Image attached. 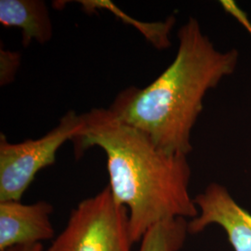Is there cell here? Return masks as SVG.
I'll list each match as a JSON object with an SVG mask.
<instances>
[{
  "label": "cell",
  "instance_id": "cell-10",
  "mask_svg": "<svg viewBox=\"0 0 251 251\" xmlns=\"http://www.w3.org/2000/svg\"><path fill=\"white\" fill-rule=\"evenodd\" d=\"M21 63V55L8 50H0V85L10 84L15 78Z\"/></svg>",
  "mask_w": 251,
  "mask_h": 251
},
{
  "label": "cell",
  "instance_id": "cell-11",
  "mask_svg": "<svg viewBox=\"0 0 251 251\" xmlns=\"http://www.w3.org/2000/svg\"><path fill=\"white\" fill-rule=\"evenodd\" d=\"M5 251H43V245L41 243L22 245V246H16V247L10 248Z\"/></svg>",
  "mask_w": 251,
  "mask_h": 251
},
{
  "label": "cell",
  "instance_id": "cell-7",
  "mask_svg": "<svg viewBox=\"0 0 251 251\" xmlns=\"http://www.w3.org/2000/svg\"><path fill=\"white\" fill-rule=\"evenodd\" d=\"M0 23L3 26L22 30L23 45L33 41L44 44L52 36V25L44 1L0 0Z\"/></svg>",
  "mask_w": 251,
  "mask_h": 251
},
{
  "label": "cell",
  "instance_id": "cell-1",
  "mask_svg": "<svg viewBox=\"0 0 251 251\" xmlns=\"http://www.w3.org/2000/svg\"><path fill=\"white\" fill-rule=\"evenodd\" d=\"M84 126L73 140L79 157L90 147L106 155L109 189L115 201L128 210L132 244L164 221L196 218L198 208L189 194L191 168L186 155L169 154L109 108H93L81 115Z\"/></svg>",
  "mask_w": 251,
  "mask_h": 251
},
{
  "label": "cell",
  "instance_id": "cell-3",
  "mask_svg": "<svg viewBox=\"0 0 251 251\" xmlns=\"http://www.w3.org/2000/svg\"><path fill=\"white\" fill-rule=\"evenodd\" d=\"M128 210L109 187L73 209L66 227L47 251H131Z\"/></svg>",
  "mask_w": 251,
  "mask_h": 251
},
{
  "label": "cell",
  "instance_id": "cell-9",
  "mask_svg": "<svg viewBox=\"0 0 251 251\" xmlns=\"http://www.w3.org/2000/svg\"><path fill=\"white\" fill-rule=\"evenodd\" d=\"M79 3H81L84 9L87 11H93V9L97 8H104L109 9L114 14H117L119 18L122 19V21H131V23L134 24L139 31L144 34L146 39L149 40L158 50H164L171 46L170 35L172 26L175 23V19L173 17H171L162 23L142 24L135 22L132 19L125 15L120 9H117L115 5H113L109 1H80Z\"/></svg>",
  "mask_w": 251,
  "mask_h": 251
},
{
  "label": "cell",
  "instance_id": "cell-5",
  "mask_svg": "<svg viewBox=\"0 0 251 251\" xmlns=\"http://www.w3.org/2000/svg\"><path fill=\"white\" fill-rule=\"evenodd\" d=\"M200 215L188 223V232L198 233L207 225L223 226L235 251H251V215L233 200L228 191L211 183L194 199Z\"/></svg>",
  "mask_w": 251,
  "mask_h": 251
},
{
  "label": "cell",
  "instance_id": "cell-4",
  "mask_svg": "<svg viewBox=\"0 0 251 251\" xmlns=\"http://www.w3.org/2000/svg\"><path fill=\"white\" fill-rule=\"evenodd\" d=\"M84 126L81 115L69 111L50 132L36 140L10 144L0 136V202L21 201L36 174L56 162L59 149Z\"/></svg>",
  "mask_w": 251,
  "mask_h": 251
},
{
  "label": "cell",
  "instance_id": "cell-8",
  "mask_svg": "<svg viewBox=\"0 0 251 251\" xmlns=\"http://www.w3.org/2000/svg\"><path fill=\"white\" fill-rule=\"evenodd\" d=\"M188 232L185 218H175L153 225L144 234L139 251H178Z\"/></svg>",
  "mask_w": 251,
  "mask_h": 251
},
{
  "label": "cell",
  "instance_id": "cell-6",
  "mask_svg": "<svg viewBox=\"0 0 251 251\" xmlns=\"http://www.w3.org/2000/svg\"><path fill=\"white\" fill-rule=\"evenodd\" d=\"M52 212L53 206L46 201L30 205L21 201L0 202V251L52 238Z\"/></svg>",
  "mask_w": 251,
  "mask_h": 251
},
{
  "label": "cell",
  "instance_id": "cell-2",
  "mask_svg": "<svg viewBox=\"0 0 251 251\" xmlns=\"http://www.w3.org/2000/svg\"><path fill=\"white\" fill-rule=\"evenodd\" d=\"M178 38L171 65L144 89L130 87L119 93L109 109L163 152L187 156L206 92L235 71L239 53L235 49L218 50L195 18L179 28Z\"/></svg>",
  "mask_w": 251,
  "mask_h": 251
}]
</instances>
